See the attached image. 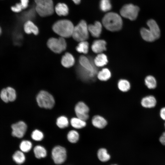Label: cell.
Instances as JSON below:
<instances>
[{"label":"cell","instance_id":"obj_33","mask_svg":"<svg viewBox=\"0 0 165 165\" xmlns=\"http://www.w3.org/2000/svg\"><path fill=\"white\" fill-rule=\"evenodd\" d=\"M32 147V144L31 141L28 140H24L21 141L20 145V151L24 152H29Z\"/></svg>","mask_w":165,"mask_h":165},{"label":"cell","instance_id":"obj_41","mask_svg":"<svg viewBox=\"0 0 165 165\" xmlns=\"http://www.w3.org/2000/svg\"><path fill=\"white\" fill-rule=\"evenodd\" d=\"M28 0H20V3L22 5L24 9L28 7Z\"/></svg>","mask_w":165,"mask_h":165},{"label":"cell","instance_id":"obj_17","mask_svg":"<svg viewBox=\"0 0 165 165\" xmlns=\"http://www.w3.org/2000/svg\"><path fill=\"white\" fill-rule=\"evenodd\" d=\"M156 102V100L154 96L149 95L143 97L141 100V103L143 107L146 108H151L155 106Z\"/></svg>","mask_w":165,"mask_h":165},{"label":"cell","instance_id":"obj_6","mask_svg":"<svg viewBox=\"0 0 165 165\" xmlns=\"http://www.w3.org/2000/svg\"><path fill=\"white\" fill-rule=\"evenodd\" d=\"M48 47L54 52L59 53L64 50L67 47V44L64 38L61 37L58 38H52L48 41Z\"/></svg>","mask_w":165,"mask_h":165},{"label":"cell","instance_id":"obj_15","mask_svg":"<svg viewBox=\"0 0 165 165\" xmlns=\"http://www.w3.org/2000/svg\"><path fill=\"white\" fill-rule=\"evenodd\" d=\"M147 25L156 39L159 38L160 36V30L156 21L153 19L149 20L147 22Z\"/></svg>","mask_w":165,"mask_h":165},{"label":"cell","instance_id":"obj_29","mask_svg":"<svg viewBox=\"0 0 165 165\" xmlns=\"http://www.w3.org/2000/svg\"><path fill=\"white\" fill-rule=\"evenodd\" d=\"M118 87L119 90L125 92L129 90L130 88V85L127 80L121 79L118 82Z\"/></svg>","mask_w":165,"mask_h":165},{"label":"cell","instance_id":"obj_21","mask_svg":"<svg viewBox=\"0 0 165 165\" xmlns=\"http://www.w3.org/2000/svg\"><path fill=\"white\" fill-rule=\"evenodd\" d=\"M55 10L59 16L67 15L68 13V8L67 5L64 3H58L55 6Z\"/></svg>","mask_w":165,"mask_h":165},{"label":"cell","instance_id":"obj_26","mask_svg":"<svg viewBox=\"0 0 165 165\" xmlns=\"http://www.w3.org/2000/svg\"><path fill=\"white\" fill-rule=\"evenodd\" d=\"M13 161L17 164H21L25 161V157L24 152L21 151H16L12 156Z\"/></svg>","mask_w":165,"mask_h":165},{"label":"cell","instance_id":"obj_45","mask_svg":"<svg viewBox=\"0 0 165 165\" xmlns=\"http://www.w3.org/2000/svg\"><path fill=\"white\" fill-rule=\"evenodd\" d=\"M164 126H165V123H164Z\"/></svg>","mask_w":165,"mask_h":165},{"label":"cell","instance_id":"obj_44","mask_svg":"<svg viewBox=\"0 0 165 165\" xmlns=\"http://www.w3.org/2000/svg\"><path fill=\"white\" fill-rule=\"evenodd\" d=\"M117 165L116 164H112V165Z\"/></svg>","mask_w":165,"mask_h":165},{"label":"cell","instance_id":"obj_28","mask_svg":"<svg viewBox=\"0 0 165 165\" xmlns=\"http://www.w3.org/2000/svg\"><path fill=\"white\" fill-rule=\"evenodd\" d=\"M67 138L70 142L75 143H76L79 140V135L76 130H72L70 131L68 133Z\"/></svg>","mask_w":165,"mask_h":165},{"label":"cell","instance_id":"obj_40","mask_svg":"<svg viewBox=\"0 0 165 165\" xmlns=\"http://www.w3.org/2000/svg\"><path fill=\"white\" fill-rule=\"evenodd\" d=\"M160 142L165 145V132H164L159 138Z\"/></svg>","mask_w":165,"mask_h":165},{"label":"cell","instance_id":"obj_19","mask_svg":"<svg viewBox=\"0 0 165 165\" xmlns=\"http://www.w3.org/2000/svg\"><path fill=\"white\" fill-rule=\"evenodd\" d=\"M24 30L27 34L32 33L37 35L39 32L38 27L30 20H28L25 23L24 25Z\"/></svg>","mask_w":165,"mask_h":165},{"label":"cell","instance_id":"obj_10","mask_svg":"<svg viewBox=\"0 0 165 165\" xmlns=\"http://www.w3.org/2000/svg\"><path fill=\"white\" fill-rule=\"evenodd\" d=\"M80 65L82 67L91 73L94 76L97 74V69L91 58H88L84 56H81L79 59Z\"/></svg>","mask_w":165,"mask_h":165},{"label":"cell","instance_id":"obj_9","mask_svg":"<svg viewBox=\"0 0 165 165\" xmlns=\"http://www.w3.org/2000/svg\"><path fill=\"white\" fill-rule=\"evenodd\" d=\"M90 109L88 106L84 102L79 101L75 105V111L76 117L85 121L89 117Z\"/></svg>","mask_w":165,"mask_h":165},{"label":"cell","instance_id":"obj_23","mask_svg":"<svg viewBox=\"0 0 165 165\" xmlns=\"http://www.w3.org/2000/svg\"><path fill=\"white\" fill-rule=\"evenodd\" d=\"M34 152L35 157L38 159H41L46 157L47 155V151L43 146L38 145L34 148Z\"/></svg>","mask_w":165,"mask_h":165},{"label":"cell","instance_id":"obj_11","mask_svg":"<svg viewBox=\"0 0 165 165\" xmlns=\"http://www.w3.org/2000/svg\"><path fill=\"white\" fill-rule=\"evenodd\" d=\"M11 128L12 130V134L13 136L21 138L25 134L27 127L24 122L20 121L12 124Z\"/></svg>","mask_w":165,"mask_h":165},{"label":"cell","instance_id":"obj_30","mask_svg":"<svg viewBox=\"0 0 165 165\" xmlns=\"http://www.w3.org/2000/svg\"><path fill=\"white\" fill-rule=\"evenodd\" d=\"M89 46V43L87 42L82 41L80 42L76 49L79 53L86 54L88 51Z\"/></svg>","mask_w":165,"mask_h":165},{"label":"cell","instance_id":"obj_37","mask_svg":"<svg viewBox=\"0 0 165 165\" xmlns=\"http://www.w3.org/2000/svg\"><path fill=\"white\" fill-rule=\"evenodd\" d=\"M0 96L2 100L6 103L9 101L8 93L6 88L3 89L1 91Z\"/></svg>","mask_w":165,"mask_h":165},{"label":"cell","instance_id":"obj_31","mask_svg":"<svg viewBox=\"0 0 165 165\" xmlns=\"http://www.w3.org/2000/svg\"><path fill=\"white\" fill-rule=\"evenodd\" d=\"M145 84L149 89H154L156 86V82L155 78L152 76L148 75L145 78Z\"/></svg>","mask_w":165,"mask_h":165},{"label":"cell","instance_id":"obj_35","mask_svg":"<svg viewBox=\"0 0 165 165\" xmlns=\"http://www.w3.org/2000/svg\"><path fill=\"white\" fill-rule=\"evenodd\" d=\"M31 137L35 141H39L43 139L44 135L43 133L40 130H35L32 132Z\"/></svg>","mask_w":165,"mask_h":165},{"label":"cell","instance_id":"obj_32","mask_svg":"<svg viewBox=\"0 0 165 165\" xmlns=\"http://www.w3.org/2000/svg\"><path fill=\"white\" fill-rule=\"evenodd\" d=\"M56 124L60 128L63 129L66 127L69 124L68 118L64 116L59 117L57 119Z\"/></svg>","mask_w":165,"mask_h":165},{"label":"cell","instance_id":"obj_18","mask_svg":"<svg viewBox=\"0 0 165 165\" xmlns=\"http://www.w3.org/2000/svg\"><path fill=\"white\" fill-rule=\"evenodd\" d=\"M75 63V59L71 53H66L61 58V63L66 68H69L72 66Z\"/></svg>","mask_w":165,"mask_h":165},{"label":"cell","instance_id":"obj_5","mask_svg":"<svg viewBox=\"0 0 165 165\" xmlns=\"http://www.w3.org/2000/svg\"><path fill=\"white\" fill-rule=\"evenodd\" d=\"M36 101L40 107L46 109H51L55 104V100L53 96L47 92L40 91L36 97Z\"/></svg>","mask_w":165,"mask_h":165},{"label":"cell","instance_id":"obj_36","mask_svg":"<svg viewBox=\"0 0 165 165\" xmlns=\"http://www.w3.org/2000/svg\"><path fill=\"white\" fill-rule=\"evenodd\" d=\"M6 88L8 93L9 101H13L15 100L16 98L15 90L10 87H8Z\"/></svg>","mask_w":165,"mask_h":165},{"label":"cell","instance_id":"obj_16","mask_svg":"<svg viewBox=\"0 0 165 165\" xmlns=\"http://www.w3.org/2000/svg\"><path fill=\"white\" fill-rule=\"evenodd\" d=\"M106 42L104 40H95L92 45V50L95 53H100L106 50Z\"/></svg>","mask_w":165,"mask_h":165},{"label":"cell","instance_id":"obj_7","mask_svg":"<svg viewBox=\"0 0 165 165\" xmlns=\"http://www.w3.org/2000/svg\"><path fill=\"white\" fill-rule=\"evenodd\" d=\"M139 8L137 6L131 4L125 5L120 10V14L123 17L132 20L137 18Z\"/></svg>","mask_w":165,"mask_h":165},{"label":"cell","instance_id":"obj_34","mask_svg":"<svg viewBox=\"0 0 165 165\" xmlns=\"http://www.w3.org/2000/svg\"><path fill=\"white\" fill-rule=\"evenodd\" d=\"M101 10L104 12L110 10L112 8V5L110 0H101L99 4Z\"/></svg>","mask_w":165,"mask_h":165},{"label":"cell","instance_id":"obj_39","mask_svg":"<svg viewBox=\"0 0 165 165\" xmlns=\"http://www.w3.org/2000/svg\"><path fill=\"white\" fill-rule=\"evenodd\" d=\"M160 116L163 120L165 121V107L162 108L160 109Z\"/></svg>","mask_w":165,"mask_h":165},{"label":"cell","instance_id":"obj_2","mask_svg":"<svg viewBox=\"0 0 165 165\" xmlns=\"http://www.w3.org/2000/svg\"><path fill=\"white\" fill-rule=\"evenodd\" d=\"M74 27L70 21L67 20H58L53 25L52 28L56 34L63 38L72 36Z\"/></svg>","mask_w":165,"mask_h":165},{"label":"cell","instance_id":"obj_22","mask_svg":"<svg viewBox=\"0 0 165 165\" xmlns=\"http://www.w3.org/2000/svg\"><path fill=\"white\" fill-rule=\"evenodd\" d=\"M108 60L107 56L103 53L98 54L94 59V62L96 66L101 67L107 64Z\"/></svg>","mask_w":165,"mask_h":165},{"label":"cell","instance_id":"obj_13","mask_svg":"<svg viewBox=\"0 0 165 165\" xmlns=\"http://www.w3.org/2000/svg\"><path fill=\"white\" fill-rule=\"evenodd\" d=\"M91 123L94 127L102 129L107 125L108 122L103 117L99 115H96L92 117Z\"/></svg>","mask_w":165,"mask_h":165},{"label":"cell","instance_id":"obj_12","mask_svg":"<svg viewBox=\"0 0 165 165\" xmlns=\"http://www.w3.org/2000/svg\"><path fill=\"white\" fill-rule=\"evenodd\" d=\"M76 71L79 78L82 80L89 81L94 80L95 76L80 64L76 67Z\"/></svg>","mask_w":165,"mask_h":165},{"label":"cell","instance_id":"obj_3","mask_svg":"<svg viewBox=\"0 0 165 165\" xmlns=\"http://www.w3.org/2000/svg\"><path fill=\"white\" fill-rule=\"evenodd\" d=\"M35 2L36 11L40 16H46L53 13L54 9L52 0H35Z\"/></svg>","mask_w":165,"mask_h":165},{"label":"cell","instance_id":"obj_27","mask_svg":"<svg viewBox=\"0 0 165 165\" xmlns=\"http://www.w3.org/2000/svg\"><path fill=\"white\" fill-rule=\"evenodd\" d=\"M97 77L101 81H107L111 77V73L108 69L103 68L97 73Z\"/></svg>","mask_w":165,"mask_h":165},{"label":"cell","instance_id":"obj_8","mask_svg":"<svg viewBox=\"0 0 165 165\" xmlns=\"http://www.w3.org/2000/svg\"><path fill=\"white\" fill-rule=\"evenodd\" d=\"M51 155L54 163L57 164H61L64 163L66 159V151L64 147L57 146L52 149Z\"/></svg>","mask_w":165,"mask_h":165},{"label":"cell","instance_id":"obj_25","mask_svg":"<svg viewBox=\"0 0 165 165\" xmlns=\"http://www.w3.org/2000/svg\"><path fill=\"white\" fill-rule=\"evenodd\" d=\"M140 33L142 38L146 41L152 42L156 40L149 29L142 28L141 30Z\"/></svg>","mask_w":165,"mask_h":165},{"label":"cell","instance_id":"obj_24","mask_svg":"<svg viewBox=\"0 0 165 165\" xmlns=\"http://www.w3.org/2000/svg\"><path fill=\"white\" fill-rule=\"evenodd\" d=\"M97 156L99 160L103 162H107L110 158V156L107 149L104 148H101L98 150Z\"/></svg>","mask_w":165,"mask_h":165},{"label":"cell","instance_id":"obj_42","mask_svg":"<svg viewBox=\"0 0 165 165\" xmlns=\"http://www.w3.org/2000/svg\"><path fill=\"white\" fill-rule=\"evenodd\" d=\"M76 4H79L81 0H72Z\"/></svg>","mask_w":165,"mask_h":165},{"label":"cell","instance_id":"obj_38","mask_svg":"<svg viewBox=\"0 0 165 165\" xmlns=\"http://www.w3.org/2000/svg\"><path fill=\"white\" fill-rule=\"evenodd\" d=\"M11 9L13 12L17 13L19 12L22 9H24L23 6L20 2L16 4L14 6L12 7Z\"/></svg>","mask_w":165,"mask_h":165},{"label":"cell","instance_id":"obj_20","mask_svg":"<svg viewBox=\"0 0 165 165\" xmlns=\"http://www.w3.org/2000/svg\"><path fill=\"white\" fill-rule=\"evenodd\" d=\"M70 123L73 128L76 129H82L86 125V121L77 117L72 118L70 120Z\"/></svg>","mask_w":165,"mask_h":165},{"label":"cell","instance_id":"obj_4","mask_svg":"<svg viewBox=\"0 0 165 165\" xmlns=\"http://www.w3.org/2000/svg\"><path fill=\"white\" fill-rule=\"evenodd\" d=\"M89 32L88 26L86 22L82 20L74 27L72 36L76 41H85L89 38Z\"/></svg>","mask_w":165,"mask_h":165},{"label":"cell","instance_id":"obj_14","mask_svg":"<svg viewBox=\"0 0 165 165\" xmlns=\"http://www.w3.org/2000/svg\"><path fill=\"white\" fill-rule=\"evenodd\" d=\"M102 26L101 23L96 21L94 24L88 25L89 31L94 37L97 38L100 36L102 31Z\"/></svg>","mask_w":165,"mask_h":165},{"label":"cell","instance_id":"obj_1","mask_svg":"<svg viewBox=\"0 0 165 165\" xmlns=\"http://www.w3.org/2000/svg\"><path fill=\"white\" fill-rule=\"evenodd\" d=\"M102 22L107 29L112 31L120 30L123 25L121 16L114 12H110L106 14L103 18Z\"/></svg>","mask_w":165,"mask_h":165},{"label":"cell","instance_id":"obj_43","mask_svg":"<svg viewBox=\"0 0 165 165\" xmlns=\"http://www.w3.org/2000/svg\"><path fill=\"white\" fill-rule=\"evenodd\" d=\"M1 32H2V31H1V28H0V35L1 34Z\"/></svg>","mask_w":165,"mask_h":165}]
</instances>
